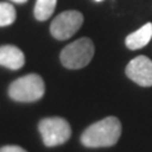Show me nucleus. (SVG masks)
<instances>
[{
  "mask_svg": "<svg viewBox=\"0 0 152 152\" xmlns=\"http://www.w3.org/2000/svg\"><path fill=\"white\" fill-rule=\"evenodd\" d=\"M24 53L15 46L5 45L0 47V66L9 70H19L24 66Z\"/></svg>",
  "mask_w": 152,
  "mask_h": 152,
  "instance_id": "nucleus-7",
  "label": "nucleus"
},
{
  "mask_svg": "<svg viewBox=\"0 0 152 152\" xmlns=\"http://www.w3.org/2000/svg\"><path fill=\"white\" fill-rule=\"evenodd\" d=\"M17 18V12L12 4L0 3V27H7L14 23Z\"/></svg>",
  "mask_w": 152,
  "mask_h": 152,
  "instance_id": "nucleus-10",
  "label": "nucleus"
},
{
  "mask_svg": "<svg viewBox=\"0 0 152 152\" xmlns=\"http://www.w3.org/2000/svg\"><path fill=\"white\" fill-rule=\"evenodd\" d=\"M0 152H27V151L19 146H4L0 148Z\"/></svg>",
  "mask_w": 152,
  "mask_h": 152,
  "instance_id": "nucleus-11",
  "label": "nucleus"
},
{
  "mask_svg": "<svg viewBox=\"0 0 152 152\" xmlns=\"http://www.w3.org/2000/svg\"><path fill=\"white\" fill-rule=\"evenodd\" d=\"M57 0H37L34 5V17L37 20H47L55 12Z\"/></svg>",
  "mask_w": 152,
  "mask_h": 152,
  "instance_id": "nucleus-9",
  "label": "nucleus"
},
{
  "mask_svg": "<svg viewBox=\"0 0 152 152\" xmlns=\"http://www.w3.org/2000/svg\"><path fill=\"white\" fill-rule=\"evenodd\" d=\"M126 74L140 86H152V61L146 56H137L126 67Z\"/></svg>",
  "mask_w": 152,
  "mask_h": 152,
  "instance_id": "nucleus-6",
  "label": "nucleus"
},
{
  "mask_svg": "<svg viewBox=\"0 0 152 152\" xmlns=\"http://www.w3.org/2000/svg\"><path fill=\"white\" fill-rule=\"evenodd\" d=\"M42 141L47 147L64 145L71 137V127L67 121L60 117L45 118L38 124Z\"/></svg>",
  "mask_w": 152,
  "mask_h": 152,
  "instance_id": "nucleus-4",
  "label": "nucleus"
},
{
  "mask_svg": "<svg viewBox=\"0 0 152 152\" xmlns=\"http://www.w3.org/2000/svg\"><path fill=\"white\" fill-rule=\"evenodd\" d=\"M95 1H103V0H95Z\"/></svg>",
  "mask_w": 152,
  "mask_h": 152,
  "instance_id": "nucleus-13",
  "label": "nucleus"
},
{
  "mask_svg": "<svg viewBox=\"0 0 152 152\" xmlns=\"http://www.w3.org/2000/svg\"><path fill=\"white\" fill-rule=\"evenodd\" d=\"M122 133V124L118 118L107 117L88 127L81 134V143L89 148L110 147L118 142Z\"/></svg>",
  "mask_w": 152,
  "mask_h": 152,
  "instance_id": "nucleus-1",
  "label": "nucleus"
},
{
  "mask_svg": "<svg viewBox=\"0 0 152 152\" xmlns=\"http://www.w3.org/2000/svg\"><path fill=\"white\" fill-rule=\"evenodd\" d=\"M84 17L77 10H66L58 14L51 23L50 31L53 38L65 41L71 38L83 26Z\"/></svg>",
  "mask_w": 152,
  "mask_h": 152,
  "instance_id": "nucleus-5",
  "label": "nucleus"
},
{
  "mask_svg": "<svg viewBox=\"0 0 152 152\" xmlns=\"http://www.w3.org/2000/svg\"><path fill=\"white\" fill-rule=\"evenodd\" d=\"M12 1H14V3H18V4H23V3H26L27 0H12Z\"/></svg>",
  "mask_w": 152,
  "mask_h": 152,
  "instance_id": "nucleus-12",
  "label": "nucleus"
},
{
  "mask_svg": "<svg viewBox=\"0 0 152 152\" xmlns=\"http://www.w3.org/2000/svg\"><path fill=\"white\" fill-rule=\"evenodd\" d=\"M151 38H152V23H146L140 29H137L136 32L127 36L126 46L133 51L140 50V48H143L146 45H148Z\"/></svg>",
  "mask_w": 152,
  "mask_h": 152,
  "instance_id": "nucleus-8",
  "label": "nucleus"
},
{
  "mask_svg": "<svg viewBox=\"0 0 152 152\" xmlns=\"http://www.w3.org/2000/svg\"><path fill=\"white\" fill-rule=\"evenodd\" d=\"M94 43L90 38H80L61 51L60 60L66 69L77 70L88 66L94 56Z\"/></svg>",
  "mask_w": 152,
  "mask_h": 152,
  "instance_id": "nucleus-3",
  "label": "nucleus"
},
{
  "mask_svg": "<svg viewBox=\"0 0 152 152\" xmlns=\"http://www.w3.org/2000/svg\"><path fill=\"white\" fill-rule=\"evenodd\" d=\"M8 94L13 100L20 103L37 102L45 95L43 79L37 74H29L17 79L10 84Z\"/></svg>",
  "mask_w": 152,
  "mask_h": 152,
  "instance_id": "nucleus-2",
  "label": "nucleus"
}]
</instances>
